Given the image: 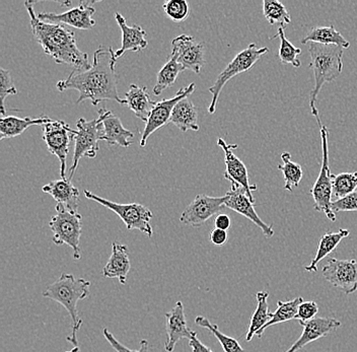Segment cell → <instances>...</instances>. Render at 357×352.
I'll return each instance as SVG.
<instances>
[{"mask_svg":"<svg viewBox=\"0 0 357 352\" xmlns=\"http://www.w3.org/2000/svg\"><path fill=\"white\" fill-rule=\"evenodd\" d=\"M268 51H269V49L267 47L259 48L255 43H252L236 55V57L227 64L225 70L222 71V73L218 75L213 86L209 88V93L212 95L211 102L208 107L209 114L215 112L216 105H218V98H220L223 86L233 77L241 75V73L247 72L250 69L253 68L259 59L263 55L266 54Z\"/></svg>","mask_w":357,"mask_h":352,"instance_id":"obj_8","label":"cell"},{"mask_svg":"<svg viewBox=\"0 0 357 352\" xmlns=\"http://www.w3.org/2000/svg\"><path fill=\"white\" fill-rule=\"evenodd\" d=\"M42 191L54 198L57 204L62 205L73 213H77L79 206V191L68 180H56L45 185Z\"/></svg>","mask_w":357,"mask_h":352,"instance_id":"obj_23","label":"cell"},{"mask_svg":"<svg viewBox=\"0 0 357 352\" xmlns=\"http://www.w3.org/2000/svg\"><path fill=\"white\" fill-rule=\"evenodd\" d=\"M321 138H322V166L320 174L314 186L310 191L314 201V211L323 213L330 222H336V215L332 211V198H333V182H332L331 170L329 166V130L327 127L321 126Z\"/></svg>","mask_w":357,"mask_h":352,"instance_id":"obj_7","label":"cell"},{"mask_svg":"<svg viewBox=\"0 0 357 352\" xmlns=\"http://www.w3.org/2000/svg\"><path fill=\"white\" fill-rule=\"evenodd\" d=\"M35 3L26 1L24 6L30 15L33 36L44 52L53 58L57 64L73 66V70H89L91 68L89 55L78 48L75 32L63 24H47L40 21L33 10Z\"/></svg>","mask_w":357,"mask_h":352,"instance_id":"obj_2","label":"cell"},{"mask_svg":"<svg viewBox=\"0 0 357 352\" xmlns=\"http://www.w3.org/2000/svg\"><path fill=\"white\" fill-rule=\"evenodd\" d=\"M17 90L13 86L10 71L0 68V112L2 116L6 114V106H4L6 98L10 95H17Z\"/></svg>","mask_w":357,"mask_h":352,"instance_id":"obj_38","label":"cell"},{"mask_svg":"<svg viewBox=\"0 0 357 352\" xmlns=\"http://www.w3.org/2000/svg\"><path fill=\"white\" fill-rule=\"evenodd\" d=\"M130 269L128 248L118 240H114L110 258L102 268V275L107 278H118L120 284H126Z\"/></svg>","mask_w":357,"mask_h":352,"instance_id":"obj_22","label":"cell"},{"mask_svg":"<svg viewBox=\"0 0 357 352\" xmlns=\"http://www.w3.org/2000/svg\"><path fill=\"white\" fill-rule=\"evenodd\" d=\"M227 201L225 207L233 209L236 213H240L248 220L255 224L264 234L265 237L272 238L274 236L273 226H269L263 222L262 218L257 215L255 204L250 200L247 191L243 187H231V190L225 193Z\"/></svg>","mask_w":357,"mask_h":352,"instance_id":"obj_17","label":"cell"},{"mask_svg":"<svg viewBox=\"0 0 357 352\" xmlns=\"http://www.w3.org/2000/svg\"><path fill=\"white\" fill-rule=\"evenodd\" d=\"M280 39V48H279L278 57L283 64H291L294 68H301V62L298 59V55L301 54V50L298 47H294L285 37L284 28L278 26V33L271 39L275 38Z\"/></svg>","mask_w":357,"mask_h":352,"instance_id":"obj_35","label":"cell"},{"mask_svg":"<svg viewBox=\"0 0 357 352\" xmlns=\"http://www.w3.org/2000/svg\"><path fill=\"white\" fill-rule=\"evenodd\" d=\"M169 123L177 126L182 132L199 130L197 109L189 98L183 99L176 105Z\"/></svg>","mask_w":357,"mask_h":352,"instance_id":"obj_26","label":"cell"},{"mask_svg":"<svg viewBox=\"0 0 357 352\" xmlns=\"http://www.w3.org/2000/svg\"><path fill=\"white\" fill-rule=\"evenodd\" d=\"M195 84H190L189 86L178 90L174 97L155 102L151 116H149V120L145 123L144 130L142 132V139H140V146L142 148H144L146 146L147 139L153 133L158 130L160 127L169 123V119H171L172 113H173L176 105L178 102L182 101L183 99L189 98L195 91Z\"/></svg>","mask_w":357,"mask_h":352,"instance_id":"obj_11","label":"cell"},{"mask_svg":"<svg viewBox=\"0 0 357 352\" xmlns=\"http://www.w3.org/2000/svg\"><path fill=\"white\" fill-rule=\"evenodd\" d=\"M124 100L126 101V106L133 111L136 117L146 123L155 105L151 100L146 86L140 88L137 84H131L128 91L125 93Z\"/></svg>","mask_w":357,"mask_h":352,"instance_id":"obj_24","label":"cell"},{"mask_svg":"<svg viewBox=\"0 0 357 352\" xmlns=\"http://www.w3.org/2000/svg\"><path fill=\"white\" fill-rule=\"evenodd\" d=\"M195 324L197 326L202 327L211 331V334L215 336L216 339L222 345L223 351L225 352H244V349L241 346L240 343L233 337L223 334L220 329H218V325L212 324L208 319L203 317V316H197L195 318Z\"/></svg>","mask_w":357,"mask_h":352,"instance_id":"obj_34","label":"cell"},{"mask_svg":"<svg viewBox=\"0 0 357 352\" xmlns=\"http://www.w3.org/2000/svg\"><path fill=\"white\" fill-rule=\"evenodd\" d=\"M77 130H73L62 120H52L43 126V140L52 155L60 162V176L66 180V159L71 140L75 139Z\"/></svg>","mask_w":357,"mask_h":352,"instance_id":"obj_10","label":"cell"},{"mask_svg":"<svg viewBox=\"0 0 357 352\" xmlns=\"http://www.w3.org/2000/svg\"><path fill=\"white\" fill-rule=\"evenodd\" d=\"M183 71H185V68L178 63L173 55L169 54L167 63L158 71L156 84L153 86V93L155 95H160L162 91L173 86L177 80L178 75Z\"/></svg>","mask_w":357,"mask_h":352,"instance_id":"obj_31","label":"cell"},{"mask_svg":"<svg viewBox=\"0 0 357 352\" xmlns=\"http://www.w3.org/2000/svg\"><path fill=\"white\" fill-rule=\"evenodd\" d=\"M301 303H303V298L301 296H298V298H294V300H287V302L278 300V309H276L274 313H270L269 322L262 329L259 330L256 335L261 338L265 330L269 328V327L280 324V323L289 322L290 320L296 319L298 307H300Z\"/></svg>","mask_w":357,"mask_h":352,"instance_id":"obj_29","label":"cell"},{"mask_svg":"<svg viewBox=\"0 0 357 352\" xmlns=\"http://www.w3.org/2000/svg\"><path fill=\"white\" fill-rule=\"evenodd\" d=\"M96 2L97 1H80L79 6L66 13H38V17L40 21L47 24H63L78 30H91L96 26V21L93 17L96 13L93 6Z\"/></svg>","mask_w":357,"mask_h":352,"instance_id":"obj_14","label":"cell"},{"mask_svg":"<svg viewBox=\"0 0 357 352\" xmlns=\"http://www.w3.org/2000/svg\"><path fill=\"white\" fill-rule=\"evenodd\" d=\"M227 196L211 197V196L198 194L195 199L186 207L180 222L192 227H199L211 220L214 215H220L225 208Z\"/></svg>","mask_w":357,"mask_h":352,"instance_id":"obj_12","label":"cell"},{"mask_svg":"<svg viewBox=\"0 0 357 352\" xmlns=\"http://www.w3.org/2000/svg\"><path fill=\"white\" fill-rule=\"evenodd\" d=\"M229 239L227 231H222L220 229H214L209 235V240L214 246H223Z\"/></svg>","mask_w":357,"mask_h":352,"instance_id":"obj_42","label":"cell"},{"mask_svg":"<svg viewBox=\"0 0 357 352\" xmlns=\"http://www.w3.org/2000/svg\"><path fill=\"white\" fill-rule=\"evenodd\" d=\"M171 54L177 59L185 70L199 75L205 64L204 46L194 40L192 36L181 35L172 41Z\"/></svg>","mask_w":357,"mask_h":352,"instance_id":"obj_16","label":"cell"},{"mask_svg":"<svg viewBox=\"0 0 357 352\" xmlns=\"http://www.w3.org/2000/svg\"><path fill=\"white\" fill-rule=\"evenodd\" d=\"M166 319L167 340L165 349L167 352H173L176 345L181 339H191L195 332L189 328L185 315L184 305L182 302L176 303L171 311L165 315Z\"/></svg>","mask_w":357,"mask_h":352,"instance_id":"obj_18","label":"cell"},{"mask_svg":"<svg viewBox=\"0 0 357 352\" xmlns=\"http://www.w3.org/2000/svg\"><path fill=\"white\" fill-rule=\"evenodd\" d=\"M331 208L334 213L340 211H357V191L341 199L334 200Z\"/></svg>","mask_w":357,"mask_h":352,"instance_id":"obj_40","label":"cell"},{"mask_svg":"<svg viewBox=\"0 0 357 352\" xmlns=\"http://www.w3.org/2000/svg\"><path fill=\"white\" fill-rule=\"evenodd\" d=\"M56 213L51 217L49 227L53 233V242L56 246L67 245L73 250V258H82L80 237L82 231V216L73 213L60 204H56Z\"/></svg>","mask_w":357,"mask_h":352,"instance_id":"obj_5","label":"cell"},{"mask_svg":"<svg viewBox=\"0 0 357 352\" xmlns=\"http://www.w3.org/2000/svg\"><path fill=\"white\" fill-rule=\"evenodd\" d=\"M318 312L319 307L317 303L312 302V300L301 303L300 307H298L296 320H298L300 323L307 322V321L316 318Z\"/></svg>","mask_w":357,"mask_h":352,"instance_id":"obj_41","label":"cell"},{"mask_svg":"<svg viewBox=\"0 0 357 352\" xmlns=\"http://www.w3.org/2000/svg\"><path fill=\"white\" fill-rule=\"evenodd\" d=\"M214 226H215V229L227 231V229L231 227V217L225 213H220V215H216L215 220H214Z\"/></svg>","mask_w":357,"mask_h":352,"instance_id":"obj_43","label":"cell"},{"mask_svg":"<svg viewBox=\"0 0 357 352\" xmlns=\"http://www.w3.org/2000/svg\"><path fill=\"white\" fill-rule=\"evenodd\" d=\"M268 298H269V293L267 291L257 293V303L258 304H257L256 311L252 315L249 330H248L247 335H245V341H248V342L253 339L257 332L262 329L269 322L270 313Z\"/></svg>","mask_w":357,"mask_h":352,"instance_id":"obj_30","label":"cell"},{"mask_svg":"<svg viewBox=\"0 0 357 352\" xmlns=\"http://www.w3.org/2000/svg\"><path fill=\"white\" fill-rule=\"evenodd\" d=\"M309 52L311 55L310 68L314 73V89L310 95V107H311L312 115L318 118L317 97L322 90L324 84L335 82L342 72L343 49L338 46L311 43Z\"/></svg>","mask_w":357,"mask_h":352,"instance_id":"obj_4","label":"cell"},{"mask_svg":"<svg viewBox=\"0 0 357 352\" xmlns=\"http://www.w3.org/2000/svg\"><path fill=\"white\" fill-rule=\"evenodd\" d=\"M116 21L118 26L121 29L122 32V46L119 50L116 51V59L121 58L125 53L138 52V51L144 50L149 45L146 40V32L137 24L129 26L127 24L126 19L120 15L119 13H115Z\"/></svg>","mask_w":357,"mask_h":352,"instance_id":"obj_21","label":"cell"},{"mask_svg":"<svg viewBox=\"0 0 357 352\" xmlns=\"http://www.w3.org/2000/svg\"><path fill=\"white\" fill-rule=\"evenodd\" d=\"M263 15L271 26L279 24L281 28H284L287 24L291 23L289 10L278 0H264Z\"/></svg>","mask_w":357,"mask_h":352,"instance_id":"obj_33","label":"cell"},{"mask_svg":"<svg viewBox=\"0 0 357 352\" xmlns=\"http://www.w3.org/2000/svg\"><path fill=\"white\" fill-rule=\"evenodd\" d=\"M218 146L225 151V179L231 182V187H243L245 189L250 200L255 204L253 193L258 188L256 184H250L247 167L234 153V149L238 148V144H227L222 138H218Z\"/></svg>","mask_w":357,"mask_h":352,"instance_id":"obj_15","label":"cell"},{"mask_svg":"<svg viewBox=\"0 0 357 352\" xmlns=\"http://www.w3.org/2000/svg\"><path fill=\"white\" fill-rule=\"evenodd\" d=\"M107 109H100L99 117L97 119L89 120L80 118L77 122V135L75 137V153H73V164H71L70 174H69L68 181L71 182L78 164L82 158L95 159L99 151V141L100 140V125L102 119L107 113Z\"/></svg>","mask_w":357,"mask_h":352,"instance_id":"obj_6","label":"cell"},{"mask_svg":"<svg viewBox=\"0 0 357 352\" xmlns=\"http://www.w3.org/2000/svg\"><path fill=\"white\" fill-rule=\"evenodd\" d=\"M189 345L193 352H213L208 346L201 342L199 338L197 337L196 332L193 337L189 340Z\"/></svg>","mask_w":357,"mask_h":352,"instance_id":"obj_44","label":"cell"},{"mask_svg":"<svg viewBox=\"0 0 357 352\" xmlns=\"http://www.w3.org/2000/svg\"><path fill=\"white\" fill-rule=\"evenodd\" d=\"M66 352H79V347L75 346V347H73V349H71V351H66Z\"/></svg>","mask_w":357,"mask_h":352,"instance_id":"obj_45","label":"cell"},{"mask_svg":"<svg viewBox=\"0 0 357 352\" xmlns=\"http://www.w3.org/2000/svg\"><path fill=\"white\" fill-rule=\"evenodd\" d=\"M300 324L303 328L301 337L285 352L301 351L310 343L329 335L330 333L336 331L341 326L340 321L331 317H316L307 322L300 323Z\"/></svg>","mask_w":357,"mask_h":352,"instance_id":"obj_19","label":"cell"},{"mask_svg":"<svg viewBox=\"0 0 357 352\" xmlns=\"http://www.w3.org/2000/svg\"><path fill=\"white\" fill-rule=\"evenodd\" d=\"M84 195L89 200L98 202L106 208L114 211L124 222L125 226L129 231L137 229L142 231L149 238H153V231L151 227V220L153 215L151 209L147 208L144 205L139 204H120L110 200L100 197L96 194L89 192V190L84 191Z\"/></svg>","mask_w":357,"mask_h":352,"instance_id":"obj_9","label":"cell"},{"mask_svg":"<svg viewBox=\"0 0 357 352\" xmlns=\"http://www.w3.org/2000/svg\"><path fill=\"white\" fill-rule=\"evenodd\" d=\"M162 8L167 17L175 23H182L189 17V4L185 0H167Z\"/></svg>","mask_w":357,"mask_h":352,"instance_id":"obj_37","label":"cell"},{"mask_svg":"<svg viewBox=\"0 0 357 352\" xmlns=\"http://www.w3.org/2000/svg\"><path fill=\"white\" fill-rule=\"evenodd\" d=\"M324 278L345 295H351L357 291L356 260H340L330 258L322 269Z\"/></svg>","mask_w":357,"mask_h":352,"instance_id":"obj_13","label":"cell"},{"mask_svg":"<svg viewBox=\"0 0 357 352\" xmlns=\"http://www.w3.org/2000/svg\"><path fill=\"white\" fill-rule=\"evenodd\" d=\"M134 133L123 126L121 120L107 111L100 125V140L106 141L109 146H118L129 148L133 144Z\"/></svg>","mask_w":357,"mask_h":352,"instance_id":"obj_20","label":"cell"},{"mask_svg":"<svg viewBox=\"0 0 357 352\" xmlns=\"http://www.w3.org/2000/svg\"><path fill=\"white\" fill-rule=\"evenodd\" d=\"M102 335H104V337L106 338V340L110 343V345L112 347H113V349H115V351L117 352H149V341L146 339H142L140 341L139 349H135V351H134V349H128V347L123 345L120 341H118L117 338H116L115 336L111 333L110 330L108 328L102 329Z\"/></svg>","mask_w":357,"mask_h":352,"instance_id":"obj_39","label":"cell"},{"mask_svg":"<svg viewBox=\"0 0 357 352\" xmlns=\"http://www.w3.org/2000/svg\"><path fill=\"white\" fill-rule=\"evenodd\" d=\"M281 160H282L283 164H278V168L282 171L283 177H284V190L291 192L300 185L301 179H303V168L301 164L291 160V155L287 151L281 153Z\"/></svg>","mask_w":357,"mask_h":352,"instance_id":"obj_32","label":"cell"},{"mask_svg":"<svg viewBox=\"0 0 357 352\" xmlns=\"http://www.w3.org/2000/svg\"><path fill=\"white\" fill-rule=\"evenodd\" d=\"M116 61L113 48L100 46L93 53L89 70L71 71L66 79L57 82L56 88L59 91L77 90L79 93L77 105L89 101L93 106H98L102 101H115L126 106V101L118 93Z\"/></svg>","mask_w":357,"mask_h":352,"instance_id":"obj_1","label":"cell"},{"mask_svg":"<svg viewBox=\"0 0 357 352\" xmlns=\"http://www.w3.org/2000/svg\"><path fill=\"white\" fill-rule=\"evenodd\" d=\"M91 282L84 278H77L73 274L62 273L55 282L44 289L42 296L54 300L66 307L71 319V335L66 338L71 344L77 346V333L82 328V319L79 317L77 303L89 296Z\"/></svg>","mask_w":357,"mask_h":352,"instance_id":"obj_3","label":"cell"},{"mask_svg":"<svg viewBox=\"0 0 357 352\" xmlns=\"http://www.w3.org/2000/svg\"><path fill=\"white\" fill-rule=\"evenodd\" d=\"M350 235L348 229H340L336 233H326L323 236L322 239L319 242L318 250H317L316 256L312 260L307 266L305 267V270L307 273H317L319 263L322 261L324 258L329 256L334 250H336L341 240L347 238Z\"/></svg>","mask_w":357,"mask_h":352,"instance_id":"obj_28","label":"cell"},{"mask_svg":"<svg viewBox=\"0 0 357 352\" xmlns=\"http://www.w3.org/2000/svg\"><path fill=\"white\" fill-rule=\"evenodd\" d=\"M333 198L338 200L357 191V171L332 175Z\"/></svg>","mask_w":357,"mask_h":352,"instance_id":"obj_36","label":"cell"},{"mask_svg":"<svg viewBox=\"0 0 357 352\" xmlns=\"http://www.w3.org/2000/svg\"><path fill=\"white\" fill-rule=\"evenodd\" d=\"M307 43L321 44V45H334L342 49H348L350 47L349 41L345 39L340 32L334 28L329 26H314L307 35L301 40V44L305 45Z\"/></svg>","mask_w":357,"mask_h":352,"instance_id":"obj_27","label":"cell"},{"mask_svg":"<svg viewBox=\"0 0 357 352\" xmlns=\"http://www.w3.org/2000/svg\"><path fill=\"white\" fill-rule=\"evenodd\" d=\"M52 121L51 118L42 115L41 117L33 118H19L15 116H8L2 117L0 119V139L4 138H15L22 135L26 129L36 125H45Z\"/></svg>","mask_w":357,"mask_h":352,"instance_id":"obj_25","label":"cell"}]
</instances>
